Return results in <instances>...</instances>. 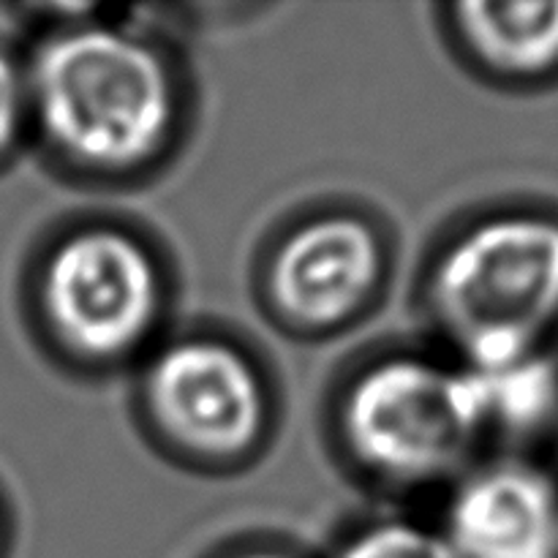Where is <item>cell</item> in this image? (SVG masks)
Returning <instances> with one entry per match:
<instances>
[{"instance_id":"cell-9","label":"cell","mask_w":558,"mask_h":558,"mask_svg":"<svg viewBox=\"0 0 558 558\" xmlns=\"http://www.w3.org/2000/svg\"><path fill=\"white\" fill-rule=\"evenodd\" d=\"M466 371L477 387L485 436H534L554 423L558 371L545 352L499 368Z\"/></svg>"},{"instance_id":"cell-11","label":"cell","mask_w":558,"mask_h":558,"mask_svg":"<svg viewBox=\"0 0 558 558\" xmlns=\"http://www.w3.org/2000/svg\"><path fill=\"white\" fill-rule=\"evenodd\" d=\"M31 120L25 65L0 52V158L9 156Z\"/></svg>"},{"instance_id":"cell-7","label":"cell","mask_w":558,"mask_h":558,"mask_svg":"<svg viewBox=\"0 0 558 558\" xmlns=\"http://www.w3.org/2000/svg\"><path fill=\"white\" fill-rule=\"evenodd\" d=\"M445 534L456 558H558V483L505 458L458 480Z\"/></svg>"},{"instance_id":"cell-8","label":"cell","mask_w":558,"mask_h":558,"mask_svg":"<svg viewBox=\"0 0 558 558\" xmlns=\"http://www.w3.org/2000/svg\"><path fill=\"white\" fill-rule=\"evenodd\" d=\"M452 27L463 52L501 80L534 82L558 71V0L461 3L452 9Z\"/></svg>"},{"instance_id":"cell-1","label":"cell","mask_w":558,"mask_h":558,"mask_svg":"<svg viewBox=\"0 0 558 558\" xmlns=\"http://www.w3.org/2000/svg\"><path fill=\"white\" fill-rule=\"evenodd\" d=\"M31 120L44 142L90 174H131L172 142L180 93L163 54L114 22H71L25 65Z\"/></svg>"},{"instance_id":"cell-6","label":"cell","mask_w":558,"mask_h":558,"mask_svg":"<svg viewBox=\"0 0 558 558\" xmlns=\"http://www.w3.org/2000/svg\"><path fill=\"white\" fill-rule=\"evenodd\" d=\"M385 272V245L368 221L349 213L294 227L267 262L265 289L289 327L327 332L368 305Z\"/></svg>"},{"instance_id":"cell-5","label":"cell","mask_w":558,"mask_h":558,"mask_svg":"<svg viewBox=\"0 0 558 558\" xmlns=\"http://www.w3.org/2000/svg\"><path fill=\"white\" fill-rule=\"evenodd\" d=\"M142 401L158 434L196 461H240L270 420V396L248 354L210 336L158 349Z\"/></svg>"},{"instance_id":"cell-10","label":"cell","mask_w":558,"mask_h":558,"mask_svg":"<svg viewBox=\"0 0 558 558\" xmlns=\"http://www.w3.org/2000/svg\"><path fill=\"white\" fill-rule=\"evenodd\" d=\"M336 558H456L441 529L412 521H381L354 534Z\"/></svg>"},{"instance_id":"cell-12","label":"cell","mask_w":558,"mask_h":558,"mask_svg":"<svg viewBox=\"0 0 558 558\" xmlns=\"http://www.w3.org/2000/svg\"><path fill=\"white\" fill-rule=\"evenodd\" d=\"M232 558H294V556H289V554H281V550H245V554H238V556H232Z\"/></svg>"},{"instance_id":"cell-3","label":"cell","mask_w":558,"mask_h":558,"mask_svg":"<svg viewBox=\"0 0 558 558\" xmlns=\"http://www.w3.org/2000/svg\"><path fill=\"white\" fill-rule=\"evenodd\" d=\"M338 428L354 463L403 488L452 477L485 439L472 374L420 354H390L354 374Z\"/></svg>"},{"instance_id":"cell-2","label":"cell","mask_w":558,"mask_h":558,"mask_svg":"<svg viewBox=\"0 0 558 558\" xmlns=\"http://www.w3.org/2000/svg\"><path fill=\"white\" fill-rule=\"evenodd\" d=\"M425 300L466 368L539 354L558 325V218L515 210L469 223L436 256Z\"/></svg>"},{"instance_id":"cell-4","label":"cell","mask_w":558,"mask_h":558,"mask_svg":"<svg viewBox=\"0 0 558 558\" xmlns=\"http://www.w3.org/2000/svg\"><path fill=\"white\" fill-rule=\"evenodd\" d=\"M52 341L82 363L131 357L163 314V272L153 251L118 227H82L47 251L36 283Z\"/></svg>"}]
</instances>
